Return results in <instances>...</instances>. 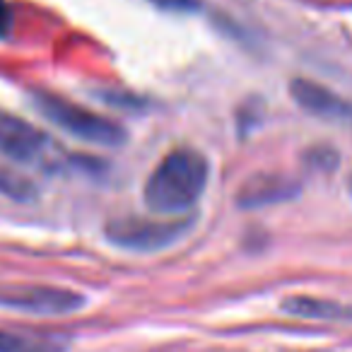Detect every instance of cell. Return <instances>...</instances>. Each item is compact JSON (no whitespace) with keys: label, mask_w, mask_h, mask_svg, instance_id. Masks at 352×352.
I'll use <instances>...</instances> for the list:
<instances>
[{"label":"cell","mask_w":352,"mask_h":352,"mask_svg":"<svg viewBox=\"0 0 352 352\" xmlns=\"http://www.w3.org/2000/svg\"><path fill=\"white\" fill-rule=\"evenodd\" d=\"M210 166L203 152L176 147L157 164L145 184V206L157 215L191 210L208 186Z\"/></svg>","instance_id":"obj_1"},{"label":"cell","mask_w":352,"mask_h":352,"mask_svg":"<svg viewBox=\"0 0 352 352\" xmlns=\"http://www.w3.org/2000/svg\"><path fill=\"white\" fill-rule=\"evenodd\" d=\"M34 107L46 116L51 123L63 128L73 138H80L85 142L94 145H123L126 142V131L118 123L89 111V109L73 104L68 99L58 97L54 92H34Z\"/></svg>","instance_id":"obj_2"},{"label":"cell","mask_w":352,"mask_h":352,"mask_svg":"<svg viewBox=\"0 0 352 352\" xmlns=\"http://www.w3.org/2000/svg\"><path fill=\"white\" fill-rule=\"evenodd\" d=\"M191 230L188 217L182 220H145V217H121L107 225L111 244L131 251H160L174 244Z\"/></svg>","instance_id":"obj_3"},{"label":"cell","mask_w":352,"mask_h":352,"mask_svg":"<svg viewBox=\"0 0 352 352\" xmlns=\"http://www.w3.org/2000/svg\"><path fill=\"white\" fill-rule=\"evenodd\" d=\"M85 304V297L73 289L63 287H49V285H10L0 287V307L20 309L30 314H58L78 311Z\"/></svg>","instance_id":"obj_4"},{"label":"cell","mask_w":352,"mask_h":352,"mask_svg":"<svg viewBox=\"0 0 352 352\" xmlns=\"http://www.w3.org/2000/svg\"><path fill=\"white\" fill-rule=\"evenodd\" d=\"M46 135L12 113L0 111V152L15 162H32L44 152Z\"/></svg>","instance_id":"obj_5"},{"label":"cell","mask_w":352,"mask_h":352,"mask_svg":"<svg viewBox=\"0 0 352 352\" xmlns=\"http://www.w3.org/2000/svg\"><path fill=\"white\" fill-rule=\"evenodd\" d=\"M289 92H292L294 102H297L304 111L314 113V116H318V118H331V121L352 118L350 104L318 82H311V80H304V78L292 80Z\"/></svg>","instance_id":"obj_6"},{"label":"cell","mask_w":352,"mask_h":352,"mask_svg":"<svg viewBox=\"0 0 352 352\" xmlns=\"http://www.w3.org/2000/svg\"><path fill=\"white\" fill-rule=\"evenodd\" d=\"M294 193H297V186L289 179H285V176L258 174V176H251L249 182L239 188L236 203L241 208H261V206H268V203L287 201Z\"/></svg>","instance_id":"obj_7"},{"label":"cell","mask_w":352,"mask_h":352,"mask_svg":"<svg viewBox=\"0 0 352 352\" xmlns=\"http://www.w3.org/2000/svg\"><path fill=\"white\" fill-rule=\"evenodd\" d=\"M283 311L299 318H316V321H352L350 307L316 297H289L283 302Z\"/></svg>","instance_id":"obj_8"},{"label":"cell","mask_w":352,"mask_h":352,"mask_svg":"<svg viewBox=\"0 0 352 352\" xmlns=\"http://www.w3.org/2000/svg\"><path fill=\"white\" fill-rule=\"evenodd\" d=\"M68 340L58 336H27L0 331V352H63Z\"/></svg>","instance_id":"obj_9"},{"label":"cell","mask_w":352,"mask_h":352,"mask_svg":"<svg viewBox=\"0 0 352 352\" xmlns=\"http://www.w3.org/2000/svg\"><path fill=\"white\" fill-rule=\"evenodd\" d=\"M0 193L17 198V201H27V198L34 196V186L22 176L12 174L8 169H0Z\"/></svg>","instance_id":"obj_10"},{"label":"cell","mask_w":352,"mask_h":352,"mask_svg":"<svg viewBox=\"0 0 352 352\" xmlns=\"http://www.w3.org/2000/svg\"><path fill=\"white\" fill-rule=\"evenodd\" d=\"M155 6H160L162 10H171V12H191L201 8V0H150Z\"/></svg>","instance_id":"obj_11"},{"label":"cell","mask_w":352,"mask_h":352,"mask_svg":"<svg viewBox=\"0 0 352 352\" xmlns=\"http://www.w3.org/2000/svg\"><path fill=\"white\" fill-rule=\"evenodd\" d=\"M12 30V10L6 0H0V39L8 36Z\"/></svg>","instance_id":"obj_12"}]
</instances>
